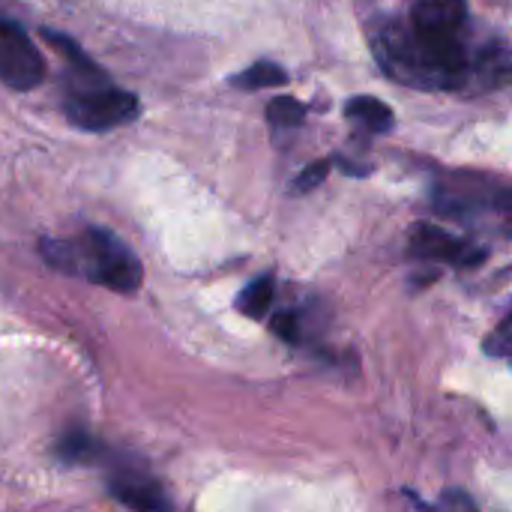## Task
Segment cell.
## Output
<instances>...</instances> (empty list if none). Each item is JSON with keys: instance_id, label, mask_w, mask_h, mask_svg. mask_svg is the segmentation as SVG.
<instances>
[{"instance_id": "3", "label": "cell", "mask_w": 512, "mask_h": 512, "mask_svg": "<svg viewBox=\"0 0 512 512\" xmlns=\"http://www.w3.org/2000/svg\"><path fill=\"white\" fill-rule=\"evenodd\" d=\"M69 90L63 99L66 117L87 132H108L126 126L138 117L141 105L135 93L108 84V78L96 69H72Z\"/></svg>"}, {"instance_id": "15", "label": "cell", "mask_w": 512, "mask_h": 512, "mask_svg": "<svg viewBox=\"0 0 512 512\" xmlns=\"http://www.w3.org/2000/svg\"><path fill=\"white\" fill-rule=\"evenodd\" d=\"M270 330H273L279 339H285V342L297 345V342H300V315H297V312H291V309L276 312V315L270 318Z\"/></svg>"}, {"instance_id": "13", "label": "cell", "mask_w": 512, "mask_h": 512, "mask_svg": "<svg viewBox=\"0 0 512 512\" xmlns=\"http://www.w3.org/2000/svg\"><path fill=\"white\" fill-rule=\"evenodd\" d=\"M486 354L489 357H501V360H510L512 357V315H507L498 327H495V333L486 339Z\"/></svg>"}, {"instance_id": "2", "label": "cell", "mask_w": 512, "mask_h": 512, "mask_svg": "<svg viewBox=\"0 0 512 512\" xmlns=\"http://www.w3.org/2000/svg\"><path fill=\"white\" fill-rule=\"evenodd\" d=\"M39 252L51 267L117 294L138 291L144 279L141 261L132 249L102 228H87L69 240H42Z\"/></svg>"}, {"instance_id": "16", "label": "cell", "mask_w": 512, "mask_h": 512, "mask_svg": "<svg viewBox=\"0 0 512 512\" xmlns=\"http://www.w3.org/2000/svg\"><path fill=\"white\" fill-rule=\"evenodd\" d=\"M495 210L512 222V189H504V192L495 195Z\"/></svg>"}, {"instance_id": "12", "label": "cell", "mask_w": 512, "mask_h": 512, "mask_svg": "<svg viewBox=\"0 0 512 512\" xmlns=\"http://www.w3.org/2000/svg\"><path fill=\"white\" fill-rule=\"evenodd\" d=\"M60 456L66 462H93L99 456V444L87 435H69L60 444Z\"/></svg>"}, {"instance_id": "7", "label": "cell", "mask_w": 512, "mask_h": 512, "mask_svg": "<svg viewBox=\"0 0 512 512\" xmlns=\"http://www.w3.org/2000/svg\"><path fill=\"white\" fill-rule=\"evenodd\" d=\"M111 495L123 504V507H132V510H168V498L162 495V489L135 474V471H120L117 477H111Z\"/></svg>"}, {"instance_id": "9", "label": "cell", "mask_w": 512, "mask_h": 512, "mask_svg": "<svg viewBox=\"0 0 512 512\" xmlns=\"http://www.w3.org/2000/svg\"><path fill=\"white\" fill-rule=\"evenodd\" d=\"M273 297H276V282L273 276H258L255 282H249L240 297H237V309L249 318H264L273 306Z\"/></svg>"}, {"instance_id": "10", "label": "cell", "mask_w": 512, "mask_h": 512, "mask_svg": "<svg viewBox=\"0 0 512 512\" xmlns=\"http://www.w3.org/2000/svg\"><path fill=\"white\" fill-rule=\"evenodd\" d=\"M285 81H288V72L273 60H258L240 75H234V87L240 90H264V87H279Z\"/></svg>"}, {"instance_id": "8", "label": "cell", "mask_w": 512, "mask_h": 512, "mask_svg": "<svg viewBox=\"0 0 512 512\" xmlns=\"http://www.w3.org/2000/svg\"><path fill=\"white\" fill-rule=\"evenodd\" d=\"M345 114L369 132H390L393 129V111L375 96H354L345 105Z\"/></svg>"}, {"instance_id": "17", "label": "cell", "mask_w": 512, "mask_h": 512, "mask_svg": "<svg viewBox=\"0 0 512 512\" xmlns=\"http://www.w3.org/2000/svg\"><path fill=\"white\" fill-rule=\"evenodd\" d=\"M441 504H444V507H474V501L465 498V495H447Z\"/></svg>"}, {"instance_id": "1", "label": "cell", "mask_w": 512, "mask_h": 512, "mask_svg": "<svg viewBox=\"0 0 512 512\" xmlns=\"http://www.w3.org/2000/svg\"><path fill=\"white\" fill-rule=\"evenodd\" d=\"M381 69L399 84L420 90H459L474 81V57L465 39H432L411 24H390L375 39Z\"/></svg>"}, {"instance_id": "4", "label": "cell", "mask_w": 512, "mask_h": 512, "mask_svg": "<svg viewBox=\"0 0 512 512\" xmlns=\"http://www.w3.org/2000/svg\"><path fill=\"white\" fill-rule=\"evenodd\" d=\"M45 78V63L21 24L0 18V81L15 90H33Z\"/></svg>"}, {"instance_id": "5", "label": "cell", "mask_w": 512, "mask_h": 512, "mask_svg": "<svg viewBox=\"0 0 512 512\" xmlns=\"http://www.w3.org/2000/svg\"><path fill=\"white\" fill-rule=\"evenodd\" d=\"M411 255L423 258V261H444V264H456V267H477L486 252L468 240L453 237L450 231L438 228V225H417L411 234Z\"/></svg>"}, {"instance_id": "11", "label": "cell", "mask_w": 512, "mask_h": 512, "mask_svg": "<svg viewBox=\"0 0 512 512\" xmlns=\"http://www.w3.org/2000/svg\"><path fill=\"white\" fill-rule=\"evenodd\" d=\"M267 120L279 129H291L300 126L306 120V105L297 102L294 96H279L267 105Z\"/></svg>"}, {"instance_id": "14", "label": "cell", "mask_w": 512, "mask_h": 512, "mask_svg": "<svg viewBox=\"0 0 512 512\" xmlns=\"http://www.w3.org/2000/svg\"><path fill=\"white\" fill-rule=\"evenodd\" d=\"M330 168H333L330 159H318V162L306 165V168L297 174V180H294V192H312V189H318V186L324 183V177L330 174Z\"/></svg>"}, {"instance_id": "6", "label": "cell", "mask_w": 512, "mask_h": 512, "mask_svg": "<svg viewBox=\"0 0 512 512\" xmlns=\"http://www.w3.org/2000/svg\"><path fill=\"white\" fill-rule=\"evenodd\" d=\"M468 24L465 0H417L411 12V27L432 39H462Z\"/></svg>"}]
</instances>
